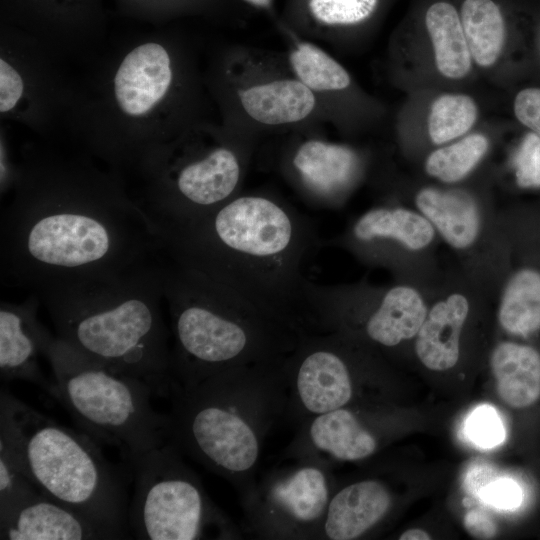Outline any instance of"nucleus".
Instances as JSON below:
<instances>
[{
  "label": "nucleus",
  "mask_w": 540,
  "mask_h": 540,
  "mask_svg": "<svg viewBox=\"0 0 540 540\" xmlns=\"http://www.w3.org/2000/svg\"><path fill=\"white\" fill-rule=\"evenodd\" d=\"M464 527L475 538L489 539L496 534L494 522L482 512L470 511L464 518Z\"/></svg>",
  "instance_id": "c9c22d12"
},
{
  "label": "nucleus",
  "mask_w": 540,
  "mask_h": 540,
  "mask_svg": "<svg viewBox=\"0 0 540 540\" xmlns=\"http://www.w3.org/2000/svg\"><path fill=\"white\" fill-rule=\"evenodd\" d=\"M469 295L452 291L436 301L415 337V352L424 366L445 371L459 360L460 336L471 310Z\"/></svg>",
  "instance_id": "b1692460"
},
{
  "label": "nucleus",
  "mask_w": 540,
  "mask_h": 540,
  "mask_svg": "<svg viewBox=\"0 0 540 540\" xmlns=\"http://www.w3.org/2000/svg\"><path fill=\"white\" fill-rule=\"evenodd\" d=\"M58 402L91 438L119 448L126 461L170 440L168 414L151 403L142 379L83 354L57 336L44 352Z\"/></svg>",
  "instance_id": "1a4fd4ad"
},
{
  "label": "nucleus",
  "mask_w": 540,
  "mask_h": 540,
  "mask_svg": "<svg viewBox=\"0 0 540 540\" xmlns=\"http://www.w3.org/2000/svg\"><path fill=\"white\" fill-rule=\"evenodd\" d=\"M38 38L0 23V115L42 138L67 131L78 81Z\"/></svg>",
  "instance_id": "f8f14e48"
},
{
  "label": "nucleus",
  "mask_w": 540,
  "mask_h": 540,
  "mask_svg": "<svg viewBox=\"0 0 540 540\" xmlns=\"http://www.w3.org/2000/svg\"><path fill=\"white\" fill-rule=\"evenodd\" d=\"M393 501L390 488L376 478L336 485L320 539L353 540L365 536L388 516Z\"/></svg>",
  "instance_id": "4be33fe9"
},
{
  "label": "nucleus",
  "mask_w": 540,
  "mask_h": 540,
  "mask_svg": "<svg viewBox=\"0 0 540 540\" xmlns=\"http://www.w3.org/2000/svg\"><path fill=\"white\" fill-rule=\"evenodd\" d=\"M245 4L254 10L264 13L273 24L279 19V14L275 8V0H234Z\"/></svg>",
  "instance_id": "e433bc0d"
},
{
  "label": "nucleus",
  "mask_w": 540,
  "mask_h": 540,
  "mask_svg": "<svg viewBox=\"0 0 540 540\" xmlns=\"http://www.w3.org/2000/svg\"><path fill=\"white\" fill-rule=\"evenodd\" d=\"M39 493L24 473L14 451L0 439V512Z\"/></svg>",
  "instance_id": "7c9ffc66"
},
{
  "label": "nucleus",
  "mask_w": 540,
  "mask_h": 540,
  "mask_svg": "<svg viewBox=\"0 0 540 540\" xmlns=\"http://www.w3.org/2000/svg\"><path fill=\"white\" fill-rule=\"evenodd\" d=\"M273 468L240 500L245 530L257 539H320L336 487L331 465L310 458Z\"/></svg>",
  "instance_id": "ddd939ff"
},
{
  "label": "nucleus",
  "mask_w": 540,
  "mask_h": 540,
  "mask_svg": "<svg viewBox=\"0 0 540 540\" xmlns=\"http://www.w3.org/2000/svg\"><path fill=\"white\" fill-rule=\"evenodd\" d=\"M0 439L41 493L109 529L118 539L132 537L125 480L89 435L59 424L3 387Z\"/></svg>",
  "instance_id": "0eeeda50"
},
{
  "label": "nucleus",
  "mask_w": 540,
  "mask_h": 540,
  "mask_svg": "<svg viewBox=\"0 0 540 540\" xmlns=\"http://www.w3.org/2000/svg\"><path fill=\"white\" fill-rule=\"evenodd\" d=\"M220 122L260 137L326 124L323 112L290 65L285 51L246 44L217 49L204 69Z\"/></svg>",
  "instance_id": "9d476101"
},
{
  "label": "nucleus",
  "mask_w": 540,
  "mask_h": 540,
  "mask_svg": "<svg viewBox=\"0 0 540 540\" xmlns=\"http://www.w3.org/2000/svg\"><path fill=\"white\" fill-rule=\"evenodd\" d=\"M174 384L223 370L286 360L310 334L281 322L232 292L166 259Z\"/></svg>",
  "instance_id": "423d86ee"
},
{
  "label": "nucleus",
  "mask_w": 540,
  "mask_h": 540,
  "mask_svg": "<svg viewBox=\"0 0 540 540\" xmlns=\"http://www.w3.org/2000/svg\"><path fill=\"white\" fill-rule=\"evenodd\" d=\"M117 12L126 18L153 25L200 17L228 20L236 11L234 0H113Z\"/></svg>",
  "instance_id": "cd10ccee"
},
{
  "label": "nucleus",
  "mask_w": 540,
  "mask_h": 540,
  "mask_svg": "<svg viewBox=\"0 0 540 540\" xmlns=\"http://www.w3.org/2000/svg\"><path fill=\"white\" fill-rule=\"evenodd\" d=\"M516 118L540 137V88H526L514 100Z\"/></svg>",
  "instance_id": "473e14b6"
},
{
  "label": "nucleus",
  "mask_w": 540,
  "mask_h": 540,
  "mask_svg": "<svg viewBox=\"0 0 540 540\" xmlns=\"http://www.w3.org/2000/svg\"><path fill=\"white\" fill-rule=\"evenodd\" d=\"M478 107L474 99L465 94H445L431 106L428 116V134L436 145H443L466 134L474 125Z\"/></svg>",
  "instance_id": "c756f323"
},
{
  "label": "nucleus",
  "mask_w": 540,
  "mask_h": 540,
  "mask_svg": "<svg viewBox=\"0 0 540 540\" xmlns=\"http://www.w3.org/2000/svg\"><path fill=\"white\" fill-rule=\"evenodd\" d=\"M104 0H0V23L44 42L64 60L93 62L108 35Z\"/></svg>",
  "instance_id": "2eb2a0df"
},
{
  "label": "nucleus",
  "mask_w": 540,
  "mask_h": 540,
  "mask_svg": "<svg viewBox=\"0 0 540 540\" xmlns=\"http://www.w3.org/2000/svg\"><path fill=\"white\" fill-rule=\"evenodd\" d=\"M459 14L472 60L492 66L504 47L507 20L497 0H461Z\"/></svg>",
  "instance_id": "bb28decb"
},
{
  "label": "nucleus",
  "mask_w": 540,
  "mask_h": 540,
  "mask_svg": "<svg viewBox=\"0 0 540 540\" xmlns=\"http://www.w3.org/2000/svg\"><path fill=\"white\" fill-rule=\"evenodd\" d=\"M388 0H285L279 21L319 45L341 47L380 18Z\"/></svg>",
  "instance_id": "aec40b11"
},
{
  "label": "nucleus",
  "mask_w": 540,
  "mask_h": 540,
  "mask_svg": "<svg viewBox=\"0 0 540 540\" xmlns=\"http://www.w3.org/2000/svg\"><path fill=\"white\" fill-rule=\"evenodd\" d=\"M509 258L498 314L523 331L540 329V204L511 212L507 220Z\"/></svg>",
  "instance_id": "dca6fc26"
},
{
  "label": "nucleus",
  "mask_w": 540,
  "mask_h": 540,
  "mask_svg": "<svg viewBox=\"0 0 540 540\" xmlns=\"http://www.w3.org/2000/svg\"><path fill=\"white\" fill-rule=\"evenodd\" d=\"M41 303L36 292L20 303L1 301L0 378L3 382H30L58 401L54 382L45 378L39 365L40 356L55 337L38 318Z\"/></svg>",
  "instance_id": "6ab92c4d"
},
{
  "label": "nucleus",
  "mask_w": 540,
  "mask_h": 540,
  "mask_svg": "<svg viewBox=\"0 0 540 540\" xmlns=\"http://www.w3.org/2000/svg\"><path fill=\"white\" fill-rule=\"evenodd\" d=\"M490 363L498 396L508 407L527 410L540 402L539 347L530 340L502 341Z\"/></svg>",
  "instance_id": "393cba45"
},
{
  "label": "nucleus",
  "mask_w": 540,
  "mask_h": 540,
  "mask_svg": "<svg viewBox=\"0 0 540 540\" xmlns=\"http://www.w3.org/2000/svg\"><path fill=\"white\" fill-rule=\"evenodd\" d=\"M400 540H429L431 536L424 530L419 528L408 529L403 532L400 537Z\"/></svg>",
  "instance_id": "4c0bfd02"
},
{
  "label": "nucleus",
  "mask_w": 540,
  "mask_h": 540,
  "mask_svg": "<svg viewBox=\"0 0 540 540\" xmlns=\"http://www.w3.org/2000/svg\"><path fill=\"white\" fill-rule=\"evenodd\" d=\"M260 140L205 120L147 151L135 167L137 202L154 228L198 218L243 191Z\"/></svg>",
  "instance_id": "6e6552de"
},
{
  "label": "nucleus",
  "mask_w": 540,
  "mask_h": 540,
  "mask_svg": "<svg viewBox=\"0 0 540 540\" xmlns=\"http://www.w3.org/2000/svg\"><path fill=\"white\" fill-rule=\"evenodd\" d=\"M467 433L477 445L492 447L504 439V428L496 412L488 406L476 409L467 423Z\"/></svg>",
  "instance_id": "2f4dec72"
},
{
  "label": "nucleus",
  "mask_w": 540,
  "mask_h": 540,
  "mask_svg": "<svg viewBox=\"0 0 540 540\" xmlns=\"http://www.w3.org/2000/svg\"><path fill=\"white\" fill-rule=\"evenodd\" d=\"M414 203L416 210L451 248L467 251L479 241L483 215L469 192L458 188L423 187L416 193Z\"/></svg>",
  "instance_id": "5701e85b"
},
{
  "label": "nucleus",
  "mask_w": 540,
  "mask_h": 540,
  "mask_svg": "<svg viewBox=\"0 0 540 540\" xmlns=\"http://www.w3.org/2000/svg\"><path fill=\"white\" fill-rule=\"evenodd\" d=\"M18 175V159L14 160L7 133L1 126L0 133V190L1 196L11 192Z\"/></svg>",
  "instance_id": "f704fd0d"
},
{
  "label": "nucleus",
  "mask_w": 540,
  "mask_h": 540,
  "mask_svg": "<svg viewBox=\"0 0 540 540\" xmlns=\"http://www.w3.org/2000/svg\"><path fill=\"white\" fill-rule=\"evenodd\" d=\"M1 540L118 539L77 510L39 493L0 512Z\"/></svg>",
  "instance_id": "412c9836"
},
{
  "label": "nucleus",
  "mask_w": 540,
  "mask_h": 540,
  "mask_svg": "<svg viewBox=\"0 0 540 540\" xmlns=\"http://www.w3.org/2000/svg\"><path fill=\"white\" fill-rule=\"evenodd\" d=\"M155 230L172 263L281 322L317 331L303 288L319 237L314 223L282 196L243 190L198 218Z\"/></svg>",
  "instance_id": "7ed1b4c3"
},
{
  "label": "nucleus",
  "mask_w": 540,
  "mask_h": 540,
  "mask_svg": "<svg viewBox=\"0 0 540 540\" xmlns=\"http://www.w3.org/2000/svg\"><path fill=\"white\" fill-rule=\"evenodd\" d=\"M436 235L417 210L382 204L361 214L335 243L365 262L396 269L402 253L427 249Z\"/></svg>",
  "instance_id": "f3484780"
},
{
  "label": "nucleus",
  "mask_w": 540,
  "mask_h": 540,
  "mask_svg": "<svg viewBox=\"0 0 540 540\" xmlns=\"http://www.w3.org/2000/svg\"><path fill=\"white\" fill-rule=\"evenodd\" d=\"M482 494L487 502L504 509L517 507L522 499L519 486L509 479L492 482L488 487H485Z\"/></svg>",
  "instance_id": "72a5a7b5"
},
{
  "label": "nucleus",
  "mask_w": 540,
  "mask_h": 540,
  "mask_svg": "<svg viewBox=\"0 0 540 540\" xmlns=\"http://www.w3.org/2000/svg\"><path fill=\"white\" fill-rule=\"evenodd\" d=\"M422 22L431 40L438 71L449 79H462L472 57L458 7L449 0H430L422 11Z\"/></svg>",
  "instance_id": "a878e982"
},
{
  "label": "nucleus",
  "mask_w": 540,
  "mask_h": 540,
  "mask_svg": "<svg viewBox=\"0 0 540 540\" xmlns=\"http://www.w3.org/2000/svg\"><path fill=\"white\" fill-rule=\"evenodd\" d=\"M1 215V278L42 292L117 275L161 252L123 173L87 152L24 144Z\"/></svg>",
  "instance_id": "f257e3e1"
},
{
  "label": "nucleus",
  "mask_w": 540,
  "mask_h": 540,
  "mask_svg": "<svg viewBox=\"0 0 540 540\" xmlns=\"http://www.w3.org/2000/svg\"><path fill=\"white\" fill-rule=\"evenodd\" d=\"M169 440L127 462L134 492L132 537L143 540L242 539L244 532L207 494L199 476Z\"/></svg>",
  "instance_id": "9b49d317"
},
{
  "label": "nucleus",
  "mask_w": 540,
  "mask_h": 540,
  "mask_svg": "<svg viewBox=\"0 0 540 540\" xmlns=\"http://www.w3.org/2000/svg\"><path fill=\"white\" fill-rule=\"evenodd\" d=\"M488 148L489 140L485 135H467L431 152L425 161V171L443 183H457L479 164Z\"/></svg>",
  "instance_id": "c85d7f7f"
},
{
  "label": "nucleus",
  "mask_w": 540,
  "mask_h": 540,
  "mask_svg": "<svg viewBox=\"0 0 540 540\" xmlns=\"http://www.w3.org/2000/svg\"><path fill=\"white\" fill-rule=\"evenodd\" d=\"M91 63L78 81L67 132L81 150L122 173L151 148L210 120L204 71L177 32L133 37Z\"/></svg>",
  "instance_id": "f03ea898"
},
{
  "label": "nucleus",
  "mask_w": 540,
  "mask_h": 540,
  "mask_svg": "<svg viewBox=\"0 0 540 540\" xmlns=\"http://www.w3.org/2000/svg\"><path fill=\"white\" fill-rule=\"evenodd\" d=\"M286 360L233 367L171 388L170 441L230 483L240 500L256 484L267 436L285 420Z\"/></svg>",
  "instance_id": "39448f33"
},
{
  "label": "nucleus",
  "mask_w": 540,
  "mask_h": 540,
  "mask_svg": "<svg viewBox=\"0 0 540 540\" xmlns=\"http://www.w3.org/2000/svg\"><path fill=\"white\" fill-rule=\"evenodd\" d=\"M323 126L312 124L283 134L275 165L305 203L333 209L341 206L363 180L368 159L351 144L329 139Z\"/></svg>",
  "instance_id": "4468645a"
},
{
  "label": "nucleus",
  "mask_w": 540,
  "mask_h": 540,
  "mask_svg": "<svg viewBox=\"0 0 540 540\" xmlns=\"http://www.w3.org/2000/svg\"><path fill=\"white\" fill-rule=\"evenodd\" d=\"M274 26L285 40L291 67L316 98L326 124L350 130L360 118L363 102L350 73L321 45L299 37L279 20Z\"/></svg>",
  "instance_id": "a211bd4d"
},
{
  "label": "nucleus",
  "mask_w": 540,
  "mask_h": 540,
  "mask_svg": "<svg viewBox=\"0 0 540 540\" xmlns=\"http://www.w3.org/2000/svg\"><path fill=\"white\" fill-rule=\"evenodd\" d=\"M161 252L117 275L38 294L58 338L169 398L174 380Z\"/></svg>",
  "instance_id": "20e7f679"
}]
</instances>
